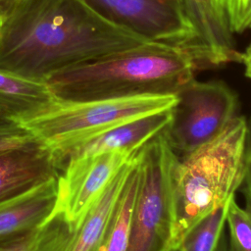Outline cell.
<instances>
[{
    "label": "cell",
    "instance_id": "1",
    "mask_svg": "<svg viewBox=\"0 0 251 251\" xmlns=\"http://www.w3.org/2000/svg\"><path fill=\"white\" fill-rule=\"evenodd\" d=\"M148 40L86 0L0 1V70L45 81L64 69Z\"/></svg>",
    "mask_w": 251,
    "mask_h": 251
},
{
    "label": "cell",
    "instance_id": "2",
    "mask_svg": "<svg viewBox=\"0 0 251 251\" xmlns=\"http://www.w3.org/2000/svg\"><path fill=\"white\" fill-rule=\"evenodd\" d=\"M197 70L185 49L148 41L64 69L45 82L60 101L176 94L194 79Z\"/></svg>",
    "mask_w": 251,
    "mask_h": 251
},
{
    "label": "cell",
    "instance_id": "3",
    "mask_svg": "<svg viewBox=\"0 0 251 251\" xmlns=\"http://www.w3.org/2000/svg\"><path fill=\"white\" fill-rule=\"evenodd\" d=\"M248 124L236 116L212 140L176 156L171 175L172 229L170 248L186 232L235 197L244 176Z\"/></svg>",
    "mask_w": 251,
    "mask_h": 251
},
{
    "label": "cell",
    "instance_id": "4",
    "mask_svg": "<svg viewBox=\"0 0 251 251\" xmlns=\"http://www.w3.org/2000/svg\"><path fill=\"white\" fill-rule=\"evenodd\" d=\"M176 94H143L87 101L58 100L39 116L22 123L33 136L55 148L144 116L172 109Z\"/></svg>",
    "mask_w": 251,
    "mask_h": 251
},
{
    "label": "cell",
    "instance_id": "5",
    "mask_svg": "<svg viewBox=\"0 0 251 251\" xmlns=\"http://www.w3.org/2000/svg\"><path fill=\"white\" fill-rule=\"evenodd\" d=\"M176 156L164 131L138 150L139 186L126 251L171 249V175Z\"/></svg>",
    "mask_w": 251,
    "mask_h": 251
},
{
    "label": "cell",
    "instance_id": "6",
    "mask_svg": "<svg viewBox=\"0 0 251 251\" xmlns=\"http://www.w3.org/2000/svg\"><path fill=\"white\" fill-rule=\"evenodd\" d=\"M176 95L172 119L163 131L178 157L215 138L238 116L237 95L222 80L194 78Z\"/></svg>",
    "mask_w": 251,
    "mask_h": 251
},
{
    "label": "cell",
    "instance_id": "7",
    "mask_svg": "<svg viewBox=\"0 0 251 251\" xmlns=\"http://www.w3.org/2000/svg\"><path fill=\"white\" fill-rule=\"evenodd\" d=\"M137 151H109L70 160L57 177L52 214L72 225L79 222Z\"/></svg>",
    "mask_w": 251,
    "mask_h": 251
},
{
    "label": "cell",
    "instance_id": "8",
    "mask_svg": "<svg viewBox=\"0 0 251 251\" xmlns=\"http://www.w3.org/2000/svg\"><path fill=\"white\" fill-rule=\"evenodd\" d=\"M134 157L79 222L72 225L51 213L34 231L36 251H95L111 221Z\"/></svg>",
    "mask_w": 251,
    "mask_h": 251
},
{
    "label": "cell",
    "instance_id": "9",
    "mask_svg": "<svg viewBox=\"0 0 251 251\" xmlns=\"http://www.w3.org/2000/svg\"><path fill=\"white\" fill-rule=\"evenodd\" d=\"M86 1L107 19L148 40L167 41L178 33L184 23L180 0Z\"/></svg>",
    "mask_w": 251,
    "mask_h": 251
},
{
    "label": "cell",
    "instance_id": "10",
    "mask_svg": "<svg viewBox=\"0 0 251 251\" xmlns=\"http://www.w3.org/2000/svg\"><path fill=\"white\" fill-rule=\"evenodd\" d=\"M172 109L126 122L69 144L50 147L60 172L72 159L109 151L139 150L166 128L172 119Z\"/></svg>",
    "mask_w": 251,
    "mask_h": 251
},
{
    "label": "cell",
    "instance_id": "11",
    "mask_svg": "<svg viewBox=\"0 0 251 251\" xmlns=\"http://www.w3.org/2000/svg\"><path fill=\"white\" fill-rule=\"evenodd\" d=\"M195 32L192 56L198 69L217 68L240 62L234 34L216 0H181Z\"/></svg>",
    "mask_w": 251,
    "mask_h": 251
},
{
    "label": "cell",
    "instance_id": "12",
    "mask_svg": "<svg viewBox=\"0 0 251 251\" xmlns=\"http://www.w3.org/2000/svg\"><path fill=\"white\" fill-rule=\"evenodd\" d=\"M59 174L52 149L37 139L1 151L0 202L57 178Z\"/></svg>",
    "mask_w": 251,
    "mask_h": 251
},
{
    "label": "cell",
    "instance_id": "13",
    "mask_svg": "<svg viewBox=\"0 0 251 251\" xmlns=\"http://www.w3.org/2000/svg\"><path fill=\"white\" fill-rule=\"evenodd\" d=\"M57 101L45 81L0 70V113L7 119L25 123L39 116Z\"/></svg>",
    "mask_w": 251,
    "mask_h": 251
},
{
    "label": "cell",
    "instance_id": "14",
    "mask_svg": "<svg viewBox=\"0 0 251 251\" xmlns=\"http://www.w3.org/2000/svg\"><path fill=\"white\" fill-rule=\"evenodd\" d=\"M57 178L0 202V236L38 227L53 212Z\"/></svg>",
    "mask_w": 251,
    "mask_h": 251
},
{
    "label": "cell",
    "instance_id": "15",
    "mask_svg": "<svg viewBox=\"0 0 251 251\" xmlns=\"http://www.w3.org/2000/svg\"><path fill=\"white\" fill-rule=\"evenodd\" d=\"M137 152L131 164L111 221L95 251H126L130 222L139 186Z\"/></svg>",
    "mask_w": 251,
    "mask_h": 251
},
{
    "label": "cell",
    "instance_id": "16",
    "mask_svg": "<svg viewBox=\"0 0 251 251\" xmlns=\"http://www.w3.org/2000/svg\"><path fill=\"white\" fill-rule=\"evenodd\" d=\"M229 203L192 226L181 239L179 251H214L225 231Z\"/></svg>",
    "mask_w": 251,
    "mask_h": 251
},
{
    "label": "cell",
    "instance_id": "17",
    "mask_svg": "<svg viewBox=\"0 0 251 251\" xmlns=\"http://www.w3.org/2000/svg\"><path fill=\"white\" fill-rule=\"evenodd\" d=\"M227 251H251V209L241 208L233 197L228 205Z\"/></svg>",
    "mask_w": 251,
    "mask_h": 251
},
{
    "label": "cell",
    "instance_id": "18",
    "mask_svg": "<svg viewBox=\"0 0 251 251\" xmlns=\"http://www.w3.org/2000/svg\"><path fill=\"white\" fill-rule=\"evenodd\" d=\"M233 34L251 25V0H216Z\"/></svg>",
    "mask_w": 251,
    "mask_h": 251
},
{
    "label": "cell",
    "instance_id": "19",
    "mask_svg": "<svg viewBox=\"0 0 251 251\" xmlns=\"http://www.w3.org/2000/svg\"><path fill=\"white\" fill-rule=\"evenodd\" d=\"M35 139L23 124L12 120H0V152L23 146Z\"/></svg>",
    "mask_w": 251,
    "mask_h": 251
},
{
    "label": "cell",
    "instance_id": "20",
    "mask_svg": "<svg viewBox=\"0 0 251 251\" xmlns=\"http://www.w3.org/2000/svg\"><path fill=\"white\" fill-rule=\"evenodd\" d=\"M35 229L0 236V251H36L34 246Z\"/></svg>",
    "mask_w": 251,
    "mask_h": 251
},
{
    "label": "cell",
    "instance_id": "21",
    "mask_svg": "<svg viewBox=\"0 0 251 251\" xmlns=\"http://www.w3.org/2000/svg\"><path fill=\"white\" fill-rule=\"evenodd\" d=\"M248 124V132L244 155V176L242 181V190L245 197L246 208L251 209V119Z\"/></svg>",
    "mask_w": 251,
    "mask_h": 251
},
{
    "label": "cell",
    "instance_id": "22",
    "mask_svg": "<svg viewBox=\"0 0 251 251\" xmlns=\"http://www.w3.org/2000/svg\"><path fill=\"white\" fill-rule=\"evenodd\" d=\"M240 62L244 66L245 75L251 79V43L247 46L245 51L241 53Z\"/></svg>",
    "mask_w": 251,
    "mask_h": 251
},
{
    "label": "cell",
    "instance_id": "23",
    "mask_svg": "<svg viewBox=\"0 0 251 251\" xmlns=\"http://www.w3.org/2000/svg\"><path fill=\"white\" fill-rule=\"evenodd\" d=\"M214 251H227V239H226V235L225 231L222 234Z\"/></svg>",
    "mask_w": 251,
    "mask_h": 251
},
{
    "label": "cell",
    "instance_id": "24",
    "mask_svg": "<svg viewBox=\"0 0 251 251\" xmlns=\"http://www.w3.org/2000/svg\"><path fill=\"white\" fill-rule=\"evenodd\" d=\"M0 120H9V119H7L3 114L0 113Z\"/></svg>",
    "mask_w": 251,
    "mask_h": 251
},
{
    "label": "cell",
    "instance_id": "25",
    "mask_svg": "<svg viewBox=\"0 0 251 251\" xmlns=\"http://www.w3.org/2000/svg\"><path fill=\"white\" fill-rule=\"evenodd\" d=\"M168 251H179V249H178V247H176V248H171Z\"/></svg>",
    "mask_w": 251,
    "mask_h": 251
},
{
    "label": "cell",
    "instance_id": "26",
    "mask_svg": "<svg viewBox=\"0 0 251 251\" xmlns=\"http://www.w3.org/2000/svg\"><path fill=\"white\" fill-rule=\"evenodd\" d=\"M250 28H251V25H250Z\"/></svg>",
    "mask_w": 251,
    "mask_h": 251
},
{
    "label": "cell",
    "instance_id": "27",
    "mask_svg": "<svg viewBox=\"0 0 251 251\" xmlns=\"http://www.w3.org/2000/svg\"><path fill=\"white\" fill-rule=\"evenodd\" d=\"M180 1H181V0H180Z\"/></svg>",
    "mask_w": 251,
    "mask_h": 251
}]
</instances>
